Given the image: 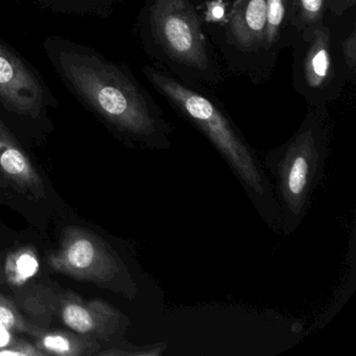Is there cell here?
<instances>
[{"label": "cell", "mask_w": 356, "mask_h": 356, "mask_svg": "<svg viewBox=\"0 0 356 356\" xmlns=\"http://www.w3.org/2000/svg\"><path fill=\"white\" fill-rule=\"evenodd\" d=\"M168 349V343H152V345L136 346L128 345L127 347H113L111 349L99 351L97 355H114V356H159Z\"/></svg>", "instance_id": "ac0fdd59"}, {"label": "cell", "mask_w": 356, "mask_h": 356, "mask_svg": "<svg viewBox=\"0 0 356 356\" xmlns=\"http://www.w3.org/2000/svg\"><path fill=\"white\" fill-rule=\"evenodd\" d=\"M0 186L12 187L34 199L47 197L38 170L3 122H0Z\"/></svg>", "instance_id": "30bf717a"}, {"label": "cell", "mask_w": 356, "mask_h": 356, "mask_svg": "<svg viewBox=\"0 0 356 356\" xmlns=\"http://www.w3.org/2000/svg\"><path fill=\"white\" fill-rule=\"evenodd\" d=\"M291 47L293 87L307 106L339 101L349 78L328 17L298 33Z\"/></svg>", "instance_id": "52a82bcc"}, {"label": "cell", "mask_w": 356, "mask_h": 356, "mask_svg": "<svg viewBox=\"0 0 356 356\" xmlns=\"http://www.w3.org/2000/svg\"><path fill=\"white\" fill-rule=\"evenodd\" d=\"M355 5L356 0H326L327 14L333 19H341L353 11Z\"/></svg>", "instance_id": "ffe728a7"}, {"label": "cell", "mask_w": 356, "mask_h": 356, "mask_svg": "<svg viewBox=\"0 0 356 356\" xmlns=\"http://www.w3.org/2000/svg\"><path fill=\"white\" fill-rule=\"evenodd\" d=\"M39 270L38 257L29 248H22L8 256L5 266L6 278L13 286H22Z\"/></svg>", "instance_id": "5bb4252c"}, {"label": "cell", "mask_w": 356, "mask_h": 356, "mask_svg": "<svg viewBox=\"0 0 356 356\" xmlns=\"http://www.w3.org/2000/svg\"><path fill=\"white\" fill-rule=\"evenodd\" d=\"M31 322L40 327L60 323L68 330L99 341L122 339L130 325L128 316L103 300H84L53 285L34 284L17 295Z\"/></svg>", "instance_id": "8992f818"}, {"label": "cell", "mask_w": 356, "mask_h": 356, "mask_svg": "<svg viewBox=\"0 0 356 356\" xmlns=\"http://www.w3.org/2000/svg\"><path fill=\"white\" fill-rule=\"evenodd\" d=\"M291 22L289 0H266V22L264 32V70L266 81L270 80L279 55L295 41Z\"/></svg>", "instance_id": "8fae6325"}, {"label": "cell", "mask_w": 356, "mask_h": 356, "mask_svg": "<svg viewBox=\"0 0 356 356\" xmlns=\"http://www.w3.org/2000/svg\"><path fill=\"white\" fill-rule=\"evenodd\" d=\"M0 327L32 337L37 325L24 318L12 300L0 293Z\"/></svg>", "instance_id": "2e32d148"}, {"label": "cell", "mask_w": 356, "mask_h": 356, "mask_svg": "<svg viewBox=\"0 0 356 356\" xmlns=\"http://www.w3.org/2000/svg\"><path fill=\"white\" fill-rule=\"evenodd\" d=\"M206 1H220V3H230L231 0H195V3H197V6L206 3Z\"/></svg>", "instance_id": "7402d4cb"}, {"label": "cell", "mask_w": 356, "mask_h": 356, "mask_svg": "<svg viewBox=\"0 0 356 356\" xmlns=\"http://www.w3.org/2000/svg\"><path fill=\"white\" fill-rule=\"evenodd\" d=\"M13 332L8 329L0 327V349L8 347L14 341Z\"/></svg>", "instance_id": "44dd1931"}, {"label": "cell", "mask_w": 356, "mask_h": 356, "mask_svg": "<svg viewBox=\"0 0 356 356\" xmlns=\"http://www.w3.org/2000/svg\"><path fill=\"white\" fill-rule=\"evenodd\" d=\"M49 93L34 70L16 54L0 43V102L9 111L24 118H38L51 105Z\"/></svg>", "instance_id": "9c48e42d"}, {"label": "cell", "mask_w": 356, "mask_h": 356, "mask_svg": "<svg viewBox=\"0 0 356 356\" xmlns=\"http://www.w3.org/2000/svg\"><path fill=\"white\" fill-rule=\"evenodd\" d=\"M40 7L59 14L107 17L122 0H35Z\"/></svg>", "instance_id": "4fadbf2b"}, {"label": "cell", "mask_w": 356, "mask_h": 356, "mask_svg": "<svg viewBox=\"0 0 356 356\" xmlns=\"http://www.w3.org/2000/svg\"><path fill=\"white\" fill-rule=\"evenodd\" d=\"M137 34L157 67L212 92L224 85L228 72L204 29L195 0H145Z\"/></svg>", "instance_id": "3957f363"}, {"label": "cell", "mask_w": 356, "mask_h": 356, "mask_svg": "<svg viewBox=\"0 0 356 356\" xmlns=\"http://www.w3.org/2000/svg\"><path fill=\"white\" fill-rule=\"evenodd\" d=\"M44 354L36 347V345L24 341L14 339L8 347L0 349V356H42Z\"/></svg>", "instance_id": "d6986e66"}, {"label": "cell", "mask_w": 356, "mask_h": 356, "mask_svg": "<svg viewBox=\"0 0 356 356\" xmlns=\"http://www.w3.org/2000/svg\"><path fill=\"white\" fill-rule=\"evenodd\" d=\"M44 47L66 86L127 143L156 151L172 147V124L128 66L56 37Z\"/></svg>", "instance_id": "6da1fadb"}, {"label": "cell", "mask_w": 356, "mask_h": 356, "mask_svg": "<svg viewBox=\"0 0 356 356\" xmlns=\"http://www.w3.org/2000/svg\"><path fill=\"white\" fill-rule=\"evenodd\" d=\"M35 345L44 355L90 356L99 353L101 341L72 330L51 329L37 325L32 335Z\"/></svg>", "instance_id": "7c38bea8"}, {"label": "cell", "mask_w": 356, "mask_h": 356, "mask_svg": "<svg viewBox=\"0 0 356 356\" xmlns=\"http://www.w3.org/2000/svg\"><path fill=\"white\" fill-rule=\"evenodd\" d=\"M289 11L291 26L296 35L328 17L326 0H289Z\"/></svg>", "instance_id": "9a60e30c"}, {"label": "cell", "mask_w": 356, "mask_h": 356, "mask_svg": "<svg viewBox=\"0 0 356 356\" xmlns=\"http://www.w3.org/2000/svg\"><path fill=\"white\" fill-rule=\"evenodd\" d=\"M143 74L175 113L211 143L241 183L258 216L270 230L280 233L278 204L259 154L214 92L186 84L155 65H145Z\"/></svg>", "instance_id": "7a4b0ae2"}, {"label": "cell", "mask_w": 356, "mask_h": 356, "mask_svg": "<svg viewBox=\"0 0 356 356\" xmlns=\"http://www.w3.org/2000/svg\"><path fill=\"white\" fill-rule=\"evenodd\" d=\"M332 137L328 106H307L301 126L261 159L280 212V234H293L307 216L324 178Z\"/></svg>", "instance_id": "277c9868"}, {"label": "cell", "mask_w": 356, "mask_h": 356, "mask_svg": "<svg viewBox=\"0 0 356 356\" xmlns=\"http://www.w3.org/2000/svg\"><path fill=\"white\" fill-rule=\"evenodd\" d=\"M204 29L228 74L254 85L268 82L264 70L266 0L206 1Z\"/></svg>", "instance_id": "5b68a950"}, {"label": "cell", "mask_w": 356, "mask_h": 356, "mask_svg": "<svg viewBox=\"0 0 356 356\" xmlns=\"http://www.w3.org/2000/svg\"><path fill=\"white\" fill-rule=\"evenodd\" d=\"M339 55L345 66L349 82L355 83L356 78V24L352 22L349 32L337 41Z\"/></svg>", "instance_id": "e0dca14e"}, {"label": "cell", "mask_w": 356, "mask_h": 356, "mask_svg": "<svg viewBox=\"0 0 356 356\" xmlns=\"http://www.w3.org/2000/svg\"><path fill=\"white\" fill-rule=\"evenodd\" d=\"M55 272L136 297L138 287L122 256L87 229L70 226L62 231L60 245L49 257Z\"/></svg>", "instance_id": "ba28073f"}]
</instances>
